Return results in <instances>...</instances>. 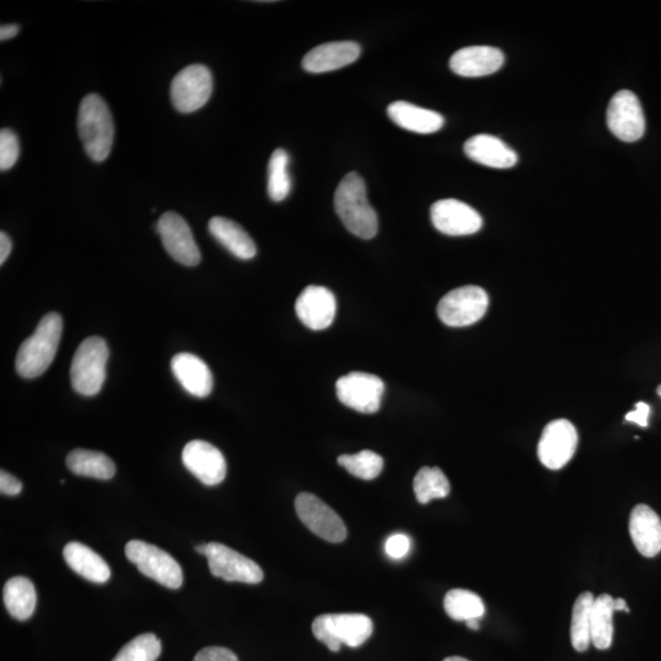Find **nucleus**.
Masks as SVG:
<instances>
[{"mask_svg":"<svg viewBox=\"0 0 661 661\" xmlns=\"http://www.w3.org/2000/svg\"><path fill=\"white\" fill-rule=\"evenodd\" d=\"M335 209L344 227L354 236L373 239L378 234V215L370 205L364 179L358 173H348L341 180L335 194Z\"/></svg>","mask_w":661,"mask_h":661,"instance_id":"obj_1","label":"nucleus"},{"mask_svg":"<svg viewBox=\"0 0 661 661\" xmlns=\"http://www.w3.org/2000/svg\"><path fill=\"white\" fill-rule=\"evenodd\" d=\"M63 335V319L57 313L43 316L34 335L21 344L15 368L21 378L36 379L53 363Z\"/></svg>","mask_w":661,"mask_h":661,"instance_id":"obj_2","label":"nucleus"},{"mask_svg":"<svg viewBox=\"0 0 661 661\" xmlns=\"http://www.w3.org/2000/svg\"><path fill=\"white\" fill-rule=\"evenodd\" d=\"M78 129L86 154L103 162L111 154L114 124L107 103L96 94L87 95L79 108Z\"/></svg>","mask_w":661,"mask_h":661,"instance_id":"obj_3","label":"nucleus"},{"mask_svg":"<svg viewBox=\"0 0 661 661\" xmlns=\"http://www.w3.org/2000/svg\"><path fill=\"white\" fill-rule=\"evenodd\" d=\"M374 625L363 614H326L316 617L313 633L331 652H340L342 644L358 648L373 635Z\"/></svg>","mask_w":661,"mask_h":661,"instance_id":"obj_4","label":"nucleus"},{"mask_svg":"<svg viewBox=\"0 0 661 661\" xmlns=\"http://www.w3.org/2000/svg\"><path fill=\"white\" fill-rule=\"evenodd\" d=\"M108 358L109 349L103 338H86L76 349L71 362L70 379L73 389L83 396H96L105 384Z\"/></svg>","mask_w":661,"mask_h":661,"instance_id":"obj_5","label":"nucleus"},{"mask_svg":"<svg viewBox=\"0 0 661 661\" xmlns=\"http://www.w3.org/2000/svg\"><path fill=\"white\" fill-rule=\"evenodd\" d=\"M128 560L138 566L142 575L154 579L169 589L183 586V571L174 557L155 545L131 540L125 546Z\"/></svg>","mask_w":661,"mask_h":661,"instance_id":"obj_6","label":"nucleus"},{"mask_svg":"<svg viewBox=\"0 0 661 661\" xmlns=\"http://www.w3.org/2000/svg\"><path fill=\"white\" fill-rule=\"evenodd\" d=\"M488 307L489 297L483 288L466 286L447 293L437 305V315L447 326L466 327L482 320Z\"/></svg>","mask_w":661,"mask_h":661,"instance_id":"obj_7","label":"nucleus"},{"mask_svg":"<svg viewBox=\"0 0 661 661\" xmlns=\"http://www.w3.org/2000/svg\"><path fill=\"white\" fill-rule=\"evenodd\" d=\"M213 90V79L209 68L193 64L179 71L171 85V100L180 113L199 111L209 102Z\"/></svg>","mask_w":661,"mask_h":661,"instance_id":"obj_8","label":"nucleus"},{"mask_svg":"<svg viewBox=\"0 0 661 661\" xmlns=\"http://www.w3.org/2000/svg\"><path fill=\"white\" fill-rule=\"evenodd\" d=\"M213 576L227 582L258 584L264 579L261 567L249 557L220 543L206 544L205 554Z\"/></svg>","mask_w":661,"mask_h":661,"instance_id":"obj_9","label":"nucleus"},{"mask_svg":"<svg viewBox=\"0 0 661 661\" xmlns=\"http://www.w3.org/2000/svg\"><path fill=\"white\" fill-rule=\"evenodd\" d=\"M338 400L344 406L364 414H374L379 411L385 384L379 376L354 373L342 376L336 384Z\"/></svg>","mask_w":661,"mask_h":661,"instance_id":"obj_10","label":"nucleus"},{"mask_svg":"<svg viewBox=\"0 0 661 661\" xmlns=\"http://www.w3.org/2000/svg\"><path fill=\"white\" fill-rule=\"evenodd\" d=\"M296 511L300 521L326 542L338 544L346 540V524L318 496L309 493L299 494L296 499Z\"/></svg>","mask_w":661,"mask_h":661,"instance_id":"obj_11","label":"nucleus"},{"mask_svg":"<svg viewBox=\"0 0 661 661\" xmlns=\"http://www.w3.org/2000/svg\"><path fill=\"white\" fill-rule=\"evenodd\" d=\"M606 123L621 141L636 142L646 133V117L641 102L632 91L622 90L611 98Z\"/></svg>","mask_w":661,"mask_h":661,"instance_id":"obj_12","label":"nucleus"},{"mask_svg":"<svg viewBox=\"0 0 661 661\" xmlns=\"http://www.w3.org/2000/svg\"><path fill=\"white\" fill-rule=\"evenodd\" d=\"M578 434L571 422L557 419L545 426L538 445V457L546 468L561 469L575 456Z\"/></svg>","mask_w":661,"mask_h":661,"instance_id":"obj_13","label":"nucleus"},{"mask_svg":"<svg viewBox=\"0 0 661 661\" xmlns=\"http://www.w3.org/2000/svg\"><path fill=\"white\" fill-rule=\"evenodd\" d=\"M156 229L160 234L163 247L179 264L185 266L200 264V249L187 221L182 216L172 211L163 213Z\"/></svg>","mask_w":661,"mask_h":661,"instance_id":"obj_14","label":"nucleus"},{"mask_svg":"<svg viewBox=\"0 0 661 661\" xmlns=\"http://www.w3.org/2000/svg\"><path fill=\"white\" fill-rule=\"evenodd\" d=\"M430 216L437 231L446 236H471L483 227V218L479 212L456 199L436 201L431 206Z\"/></svg>","mask_w":661,"mask_h":661,"instance_id":"obj_15","label":"nucleus"},{"mask_svg":"<svg viewBox=\"0 0 661 661\" xmlns=\"http://www.w3.org/2000/svg\"><path fill=\"white\" fill-rule=\"evenodd\" d=\"M182 461L185 468L202 484L215 486L221 484L227 475V463L217 447L202 440L190 441L184 447Z\"/></svg>","mask_w":661,"mask_h":661,"instance_id":"obj_16","label":"nucleus"},{"mask_svg":"<svg viewBox=\"0 0 661 661\" xmlns=\"http://www.w3.org/2000/svg\"><path fill=\"white\" fill-rule=\"evenodd\" d=\"M296 311L300 321L310 330L321 331L332 325L336 318L335 296L325 287L309 286L297 299Z\"/></svg>","mask_w":661,"mask_h":661,"instance_id":"obj_17","label":"nucleus"},{"mask_svg":"<svg viewBox=\"0 0 661 661\" xmlns=\"http://www.w3.org/2000/svg\"><path fill=\"white\" fill-rule=\"evenodd\" d=\"M505 63V56L499 48L471 46L460 49L450 59L453 73L464 78H480L496 73Z\"/></svg>","mask_w":661,"mask_h":661,"instance_id":"obj_18","label":"nucleus"},{"mask_svg":"<svg viewBox=\"0 0 661 661\" xmlns=\"http://www.w3.org/2000/svg\"><path fill=\"white\" fill-rule=\"evenodd\" d=\"M362 48L357 42L341 41L324 43L311 49L303 59V68L311 74L335 71L358 60Z\"/></svg>","mask_w":661,"mask_h":661,"instance_id":"obj_19","label":"nucleus"},{"mask_svg":"<svg viewBox=\"0 0 661 661\" xmlns=\"http://www.w3.org/2000/svg\"><path fill=\"white\" fill-rule=\"evenodd\" d=\"M171 368L183 389L198 398L211 395L212 373L204 360L191 353H180L173 357Z\"/></svg>","mask_w":661,"mask_h":661,"instance_id":"obj_20","label":"nucleus"},{"mask_svg":"<svg viewBox=\"0 0 661 661\" xmlns=\"http://www.w3.org/2000/svg\"><path fill=\"white\" fill-rule=\"evenodd\" d=\"M464 152L472 161L490 168L508 169L517 165L515 150L496 136L479 134L464 144Z\"/></svg>","mask_w":661,"mask_h":661,"instance_id":"obj_21","label":"nucleus"},{"mask_svg":"<svg viewBox=\"0 0 661 661\" xmlns=\"http://www.w3.org/2000/svg\"><path fill=\"white\" fill-rule=\"evenodd\" d=\"M633 544L643 556L654 557L661 551V520L647 505L633 508L630 517Z\"/></svg>","mask_w":661,"mask_h":661,"instance_id":"obj_22","label":"nucleus"},{"mask_svg":"<svg viewBox=\"0 0 661 661\" xmlns=\"http://www.w3.org/2000/svg\"><path fill=\"white\" fill-rule=\"evenodd\" d=\"M387 116L398 127L417 134L436 133L445 124V119L440 113L404 101L391 103L387 108Z\"/></svg>","mask_w":661,"mask_h":661,"instance_id":"obj_23","label":"nucleus"},{"mask_svg":"<svg viewBox=\"0 0 661 661\" xmlns=\"http://www.w3.org/2000/svg\"><path fill=\"white\" fill-rule=\"evenodd\" d=\"M63 556L71 570L87 581L103 584L111 578V568L107 562L89 546L69 543L65 545Z\"/></svg>","mask_w":661,"mask_h":661,"instance_id":"obj_24","label":"nucleus"},{"mask_svg":"<svg viewBox=\"0 0 661 661\" xmlns=\"http://www.w3.org/2000/svg\"><path fill=\"white\" fill-rule=\"evenodd\" d=\"M212 237L238 259L250 260L256 255V245L237 222L226 217H213L209 223Z\"/></svg>","mask_w":661,"mask_h":661,"instance_id":"obj_25","label":"nucleus"},{"mask_svg":"<svg viewBox=\"0 0 661 661\" xmlns=\"http://www.w3.org/2000/svg\"><path fill=\"white\" fill-rule=\"evenodd\" d=\"M3 599L8 613L16 620H29L35 613L37 594L29 578L19 576L9 579L4 586Z\"/></svg>","mask_w":661,"mask_h":661,"instance_id":"obj_26","label":"nucleus"},{"mask_svg":"<svg viewBox=\"0 0 661 661\" xmlns=\"http://www.w3.org/2000/svg\"><path fill=\"white\" fill-rule=\"evenodd\" d=\"M67 467L80 477L109 480L116 474V464L105 453L76 449L67 456Z\"/></svg>","mask_w":661,"mask_h":661,"instance_id":"obj_27","label":"nucleus"},{"mask_svg":"<svg viewBox=\"0 0 661 661\" xmlns=\"http://www.w3.org/2000/svg\"><path fill=\"white\" fill-rule=\"evenodd\" d=\"M614 598L602 594L595 598L592 610L591 635L594 647L600 650L609 649L614 637Z\"/></svg>","mask_w":661,"mask_h":661,"instance_id":"obj_28","label":"nucleus"},{"mask_svg":"<svg viewBox=\"0 0 661 661\" xmlns=\"http://www.w3.org/2000/svg\"><path fill=\"white\" fill-rule=\"evenodd\" d=\"M594 595L586 592L579 595L573 606L571 642L577 652H586L592 643L591 626Z\"/></svg>","mask_w":661,"mask_h":661,"instance_id":"obj_29","label":"nucleus"},{"mask_svg":"<svg viewBox=\"0 0 661 661\" xmlns=\"http://www.w3.org/2000/svg\"><path fill=\"white\" fill-rule=\"evenodd\" d=\"M414 494L422 505L435 499H445L449 496L451 485L440 468L424 467L415 475Z\"/></svg>","mask_w":661,"mask_h":661,"instance_id":"obj_30","label":"nucleus"},{"mask_svg":"<svg viewBox=\"0 0 661 661\" xmlns=\"http://www.w3.org/2000/svg\"><path fill=\"white\" fill-rule=\"evenodd\" d=\"M444 606L447 615L456 621L480 620L485 614L482 598L466 589H452L446 594Z\"/></svg>","mask_w":661,"mask_h":661,"instance_id":"obj_31","label":"nucleus"},{"mask_svg":"<svg viewBox=\"0 0 661 661\" xmlns=\"http://www.w3.org/2000/svg\"><path fill=\"white\" fill-rule=\"evenodd\" d=\"M289 156L286 150L277 149L269 162V179L267 191L271 200L281 202L287 198L292 189V180L288 173Z\"/></svg>","mask_w":661,"mask_h":661,"instance_id":"obj_32","label":"nucleus"},{"mask_svg":"<svg viewBox=\"0 0 661 661\" xmlns=\"http://www.w3.org/2000/svg\"><path fill=\"white\" fill-rule=\"evenodd\" d=\"M337 461L348 473L363 480L378 478L384 469L382 457L369 450L355 453V455H342L338 457Z\"/></svg>","mask_w":661,"mask_h":661,"instance_id":"obj_33","label":"nucleus"},{"mask_svg":"<svg viewBox=\"0 0 661 661\" xmlns=\"http://www.w3.org/2000/svg\"><path fill=\"white\" fill-rule=\"evenodd\" d=\"M162 652V643L152 633H145L119 650L113 661H156Z\"/></svg>","mask_w":661,"mask_h":661,"instance_id":"obj_34","label":"nucleus"},{"mask_svg":"<svg viewBox=\"0 0 661 661\" xmlns=\"http://www.w3.org/2000/svg\"><path fill=\"white\" fill-rule=\"evenodd\" d=\"M19 154V139L14 131L10 129L0 131V169L5 172L13 168L18 162Z\"/></svg>","mask_w":661,"mask_h":661,"instance_id":"obj_35","label":"nucleus"},{"mask_svg":"<svg viewBox=\"0 0 661 661\" xmlns=\"http://www.w3.org/2000/svg\"><path fill=\"white\" fill-rule=\"evenodd\" d=\"M385 550L391 559L401 560L411 551V539L406 534H393L386 540Z\"/></svg>","mask_w":661,"mask_h":661,"instance_id":"obj_36","label":"nucleus"},{"mask_svg":"<svg viewBox=\"0 0 661 661\" xmlns=\"http://www.w3.org/2000/svg\"><path fill=\"white\" fill-rule=\"evenodd\" d=\"M194 661H239L237 655L227 648L206 647L201 649Z\"/></svg>","mask_w":661,"mask_h":661,"instance_id":"obj_37","label":"nucleus"},{"mask_svg":"<svg viewBox=\"0 0 661 661\" xmlns=\"http://www.w3.org/2000/svg\"><path fill=\"white\" fill-rule=\"evenodd\" d=\"M0 491L3 495L16 496L23 491V483L14 475L5 471L0 472Z\"/></svg>","mask_w":661,"mask_h":661,"instance_id":"obj_38","label":"nucleus"},{"mask_svg":"<svg viewBox=\"0 0 661 661\" xmlns=\"http://www.w3.org/2000/svg\"><path fill=\"white\" fill-rule=\"evenodd\" d=\"M649 413L650 407L648 404L644 402H638L636 404L635 411L626 414L625 419L627 422L635 423L639 426H642V428H647Z\"/></svg>","mask_w":661,"mask_h":661,"instance_id":"obj_39","label":"nucleus"},{"mask_svg":"<svg viewBox=\"0 0 661 661\" xmlns=\"http://www.w3.org/2000/svg\"><path fill=\"white\" fill-rule=\"evenodd\" d=\"M13 243L5 232L0 233V265L8 260L10 253H12Z\"/></svg>","mask_w":661,"mask_h":661,"instance_id":"obj_40","label":"nucleus"},{"mask_svg":"<svg viewBox=\"0 0 661 661\" xmlns=\"http://www.w3.org/2000/svg\"><path fill=\"white\" fill-rule=\"evenodd\" d=\"M20 27L16 24L3 25L0 27V40L7 41L19 34Z\"/></svg>","mask_w":661,"mask_h":661,"instance_id":"obj_41","label":"nucleus"},{"mask_svg":"<svg viewBox=\"0 0 661 661\" xmlns=\"http://www.w3.org/2000/svg\"><path fill=\"white\" fill-rule=\"evenodd\" d=\"M614 611H626V613H630V609H628L626 600L624 599H614Z\"/></svg>","mask_w":661,"mask_h":661,"instance_id":"obj_42","label":"nucleus"},{"mask_svg":"<svg viewBox=\"0 0 661 661\" xmlns=\"http://www.w3.org/2000/svg\"><path fill=\"white\" fill-rule=\"evenodd\" d=\"M467 626L468 628H471V630L473 631H478L480 628L479 620L478 619L469 620L467 621Z\"/></svg>","mask_w":661,"mask_h":661,"instance_id":"obj_43","label":"nucleus"},{"mask_svg":"<svg viewBox=\"0 0 661 661\" xmlns=\"http://www.w3.org/2000/svg\"><path fill=\"white\" fill-rule=\"evenodd\" d=\"M444 661H469V660L461 658V657H450V658L445 659Z\"/></svg>","mask_w":661,"mask_h":661,"instance_id":"obj_44","label":"nucleus"},{"mask_svg":"<svg viewBox=\"0 0 661 661\" xmlns=\"http://www.w3.org/2000/svg\"><path fill=\"white\" fill-rule=\"evenodd\" d=\"M657 392H658V395L661 397V385L658 387Z\"/></svg>","mask_w":661,"mask_h":661,"instance_id":"obj_45","label":"nucleus"}]
</instances>
